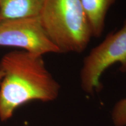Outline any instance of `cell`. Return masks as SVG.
Instances as JSON below:
<instances>
[{"label":"cell","instance_id":"obj_1","mask_svg":"<svg viewBox=\"0 0 126 126\" xmlns=\"http://www.w3.org/2000/svg\"><path fill=\"white\" fill-rule=\"evenodd\" d=\"M0 120L13 116L19 107L30 102L54 101L60 86L46 67L42 56L15 50L0 60Z\"/></svg>","mask_w":126,"mask_h":126},{"label":"cell","instance_id":"obj_2","mask_svg":"<svg viewBox=\"0 0 126 126\" xmlns=\"http://www.w3.org/2000/svg\"><path fill=\"white\" fill-rule=\"evenodd\" d=\"M41 23L60 53H81L92 37L80 0H44Z\"/></svg>","mask_w":126,"mask_h":126},{"label":"cell","instance_id":"obj_3","mask_svg":"<svg viewBox=\"0 0 126 126\" xmlns=\"http://www.w3.org/2000/svg\"><path fill=\"white\" fill-rule=\"evenodd\" d=\"M117 63L123 72L126 68V20L120 29L108 34L84 59L80 73L83 91L89 94L100 91L102 74Z\"/></svg>","mask_w":126,"mask_h":126},{"label":"cell","instance_id":"obj_4","mask_svg":"<svg viewBox=\"0 0 126 126\" xmlns=\"http://www.w3.org/2000/svg\"><path fill=\"white\" fill-rule=\"evenodd\" d=\"M0 46L16 47L42 56L60 53L46 33L39 16L0 21Z\"/></svg>","mask_w":126,"mask_h":126},{"label":"cell","instance_id":"obj_5","mask_svg":"<svg viewBox=\"0 0 126 126\" xmlns=\"http://www.w3.org/2000/svg\"><path fill=\"white\" fill-rule=\"evenodd\" d=\"M44 0H0V21L39 16Z\"/></svg>","mask_w":126,"mask_h":126},{"label":"cell","instance_id":"obj_6","mask_svg":"<svg viewBox=\"0 0 126 126\" xmlns=\"http://www.w3.org/2000/svg\"><path fill=\"white\" fill-rule=\"evenodd\" d=\"M90 26L92 37L102 36L106 15L116 0H80Z\"/></svg>","mask_w":126,"mask_h":126},{"label":"cell","instance_id":"obj_7","mask_svg":"<svg viewBox=\"0 0 126 126\" xmlns=\"http://www.w3.org/2000/svg\"><path fill=\"white\" fill-rule=\"evenodd\" d=\"M123 72H126V68ZM111 119L114 126H126V97L119 100L114 105Z\"/></svg>","mask_w":126,"mask_h":126},{"label":"cell","instance_id":"obj_8","mask_svg":"<svg viewBox=\"0 0 126 126\" xmlns=\"http://www.w3.org/2000/svg\"><path fill=\"white\" fill-rule=\"evenodd\" d=\"M2 77H3L2 72L1 71H0V82H1V79H2Z\"/></svg>","mask_w":126,"mask_h":126},{"label":"cell","instance_id":"obj_9","mask_svg":"<svg viewBox=\"0 0 126 126\" xmlns=\"http://www.w3.org/2000/svg\"><path fill=\"white\" fill-rule=\"evenodd\" d=\"M0 16H1V13H0Z\"/></svg>","mask_w":126,"mask_h":126}]
</instances>
